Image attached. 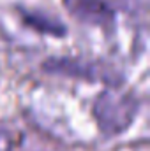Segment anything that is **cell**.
Segmentation results:
<instances>
[{"label":"cell","mask_w":150,"mask_h":151,"mask_svg":"<svg viewBox=\"0 0 150 151\" xmlns=\"http://www.w3.org/2000/svg\"><path fill=\"white\" fill-rule=\"evenodd\" d=\"M134 113V102L122 97L104 93L97 104H95V114L103 128L106 130H122L129 125L131 116Z\"/></svg>","instance_id":"1"},{"label":"cell","mask_w":150,"mask_h":151,"mask_svg":"<svg viewBox=\"0 0 150 151\" xmlns=\"http://www.w3.org/2000/svg\"><path fill=\"white\" fill-rule=\"evenodd\" d=\"M12 148V137L9 132L0 130V151H11Z\"/></svg>","instance_id":"3"},{"label":"cell","mask_w":150,"mask_h":151,"mask_svg":"<svg viewBox=\"0 0 150 151\" xmlns=\"http://www.w3.org/2000/svg\"><path fill=\"white\" fill-rule=\"evenodd\" d=\"M71 12L85 21H103L110 18V11L103 0H66Z\"/></svg>","instance_id":"2"}]
</instances>
